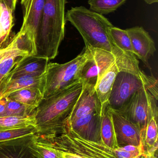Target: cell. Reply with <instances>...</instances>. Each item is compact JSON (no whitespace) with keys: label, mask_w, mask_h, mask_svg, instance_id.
<instances>
[{"label":"cell","mask_w":158,"mask_h":158,"mask_svg":"<svg viewBox=\"0 0 158 158\" xmlns=\"http://www.w3.org/2000/svg\"><path fill=\"white\" fill-rule=\"evenodd\" d=\"M148 4H152L155 3H157L158 0H144Z\"/></svg>","instance_id":"obj_34"},{"label":"cell","mask_w":158,"mask_h":158,"mask_svg":"<svg viewBox=\"0 0 158 158\" xmlns=\"http://www.w3.org/2000/svg\"><path fill=\"white\" fill-rule=\"evenodd\" d=\"M13 72V70H11L0 82V99L3 97L2 96L4 93L7 83L11 80Z\"/></svg>","instance_id":"obj_30"},{"label":"cell","mask_w":158,"mask_h":158,"mask_svg":"<svg viewBox=\"0 0 158 158\" xmlns=\"http://www.w3.org/2000/svg\"><path fill=\"white\" fill-rule=\"evenodd\" d=\"M92 113L102 115V105L96 92L95 86L83 83L82 91L75 104L67 123Z\"/></svg>","instance_id":"obj_10"},{"label":"cell","mask_w":158,"mask_h":158,"mask_svg":"<svg viewBox=\"0 0 158 158\" xmlns=\"http://www.w3.org/2000/svg\"><path fill=\"white\" fill-rule=\"evenodd\" d=\"M88 56L85 49L76 58L65 64L49 63L45 73L43 98L49 97L80 81L81 72Z\"/></svg>","instance_id":"obj_5"},{"label":"cell","mask_w":158,"mask_h":158,"mask_svg":"<svg viewBox=\"0 0 158 158\" xmlns=\"http://www.w3.org/2000/svg\"><path fill=\"white\" fill-rule=\"evenodd\" d=\"M29 146L40 158H63L61 153L55 148L38 142L35 134L30 142Z\"/></svg>","instance_id":"obj_27"},{"label":"cell","mask_w":158,"mask_h":158,"mask_svg":"<svg viewBox=\"0 0 158 158\" xmlns=\"http://www.w3.org/2000/svg\"><path fill=\"white\" fill-rule=\"evenodd\" d=\"M6 97V105L5 110L1 117L6 116H19L25 117L30 116L34 113L35 108L26 106Z\"/></svg>","instance_id":"obj_26"},{"label":"cell","mask_w":158,"mask_h":158,"mask_svg":"<svg viewBox=\"0 0 158 158\" xmlns=\"http://www.w3.org/2000/svg\"><path fill=\"white\" fill-rule=\"evenodd\" d=\"M157 101L147 88L143 87L135 92L119 110L116 111L140 128L143 141L152 106Z\"/></svg>","instance_id":"obj_6"},{"label":"cell","mask_w":158,"mask_h":158,"mask_svg":"<svg viewBox=\"0 0 158 158\" xmlns=\"http://www.w3.org/2000/svg\"><path fill=\"white\" fill-rule=\"evenodd\" d=\"M44 85L45 74L37 77L27 76L11 79L6 85L2 97L6 96L15 91L30 87H39L44 91Z\"/></svg>","instance_id":"obj_20"},{"label":"cell","mask_w":158,"mask_h":158,"mask_svg":"<svg viewBox=\"0 0 158 158\" xmlns=\"http://www.w3.org/2000/svg\"><path fill=\"white\" fill-rule=\"evenodd\" d=\"M141 158H158V155H150L145 153Z\"/></svg>","instance_id":"obj_33"},{"label":"cell","mask_w":158,"mask_h":158,"mask_svg":"<svg viewBox=\"0 0 158 158\" xmlns=\"http://www.w3.org/2000/svg\"><path fill=\"white\" fill-rule=\"evenodd\" d=\"M65 20L69 21L79 32L85 47L102 49L112 53L120 67L126 70L135 69L139 61L134 55L124 52L112 42L109 29L113 25L103 15L85 6L71 7L65 14Z\"/></svg>","instance_id":"obj_1"},{"label":"cell","mask_w":158,"mask_h":158,"mask_svg":"<svg viewBox=\"0 0 158 158\" xmlns=\"http://www.w3.org/2000/svg\"><path fill=\"white\" fill-rule=\"evenodd\" d=\"M43 90L39 87H30L15 91L6 96L12 100L36 109L43 98Z\"/></svg>","instance_id":"obj_18"},{"label":"cell","mask_w":158,"mask_h":158,"mask_svg":"<svg viewBox=\"0 0 158 158\" xmlns=\"http://www.w3.org/2000/svg\"><path fill=\"white\" fill-rule=\"evenodd\" d=\"M127 0H88L90 10L100 15H108L116 11Z\"/></svg>","instance_id":"obj_24"},{"label":"cell","mask_w":158,"mask_h":158,"mask_svg":"<svg viewBox=\"0 0 158 158\" xmlns=\"http://www.w3.org/2000/svg\"><path fill=\"white\" fill-rule=\"evenodd\" d=\"M120 70L116 61L102 76L95 85V91L101 102L103 112L108 105V99L117 74Z\"/></svg>","instance_id":"obj_17"},{"label":"cell","mask_w":158,"mask_h":158,"mask_svg":"<svg viewBox=\"0 0 158 158\" xmlns=\"http://www.w3.org/2000/svg\"><path fill=\"white\" fill-rule=\"evenodd\" d=\"M66 0H45L41 19L35 33L36 56L54 59L65 36Z\"/></svg>","instance_id":"obj_3"},{"label":"cell","mask_w":158,"mask_h":158,"mask_svg":"<svg viewBox=\"0 0 158 158\" xmlns=\"http://www.w3.org/2000/svg\"><path fill=\"white\" fill-rule=\"evenodd\" d=\"M101 136L102 143L106 146L113 150L117 148L111 110L108 105L101 117Z\"/></svg>","instance_id":"obj_19"},{"label":"cell","mask_w":158,"mask_h":158,"mask_svg":"<svg viewBox=\"0 0 158 158\" xmlns=\"http://www.w3.org/2000/svg\"><path fill=\"white\" fill-rule=\"evenodd\" d=\"M83 87L80 81L42 99L34 111L38 137L52 138L65 133Z\"/></svg>","instance_id":"obj_2"},{"label":"cell","mask_w":158,"mask_h":158,"mask_svg":"<svg viewBox=\"0 0 158 158\" xmlns=\"http://www.w3.org/2000/svg\"><path fill=\"white\" fill-rule=\"evenodd\" d=\"M157 102L153 105L150 111L143 143L145 153L150 155H158Z\"/></svg>","instance_id":"obj_16"},{"label":"cell","mask_w":158,"mask_h":158,"mask_svg":"<svg viewBox=\"0 0 158 158\" xmlns=\"http://www.w3.org/2000/svg\"><path fill=\"white\" fill-rule=\"evenodd\" d=\"M33 135L0 142V158H40L30 148Z\"/></svg>","instance_id":"obj_13"},{"label":"cell","mask_w":158,"mask_h":158,"mask_svg":"<svg viewBox=\"0 0 158 158\" xmlns=\"http://www.w3.org/2000/svg\"><path fill=\"white\" fill-rule=\"evenodd\" d=\"M101 117L99 113H92L68 123L69 127L82 138L96 143H102L101 136Z\"/></svg>","instance_id":"obj_11"},{"label":"cell","mask_w":158,"mask_h":158,"mask_svg":"<svg viewBox=\"0 0 158 158\" xmlns=\"http://www.w3.org/2000/svg\"><path fill=\"white\" fill-rule=\"evenodd\" d=\"M13 14L3 0H0V45L6 40L12 29Z\"/></svg>","instance_id":"obj_23"},{"label":"cell","mask_w":158,"mask_h":158,"mask_svg":"<svg viewBox=\"0 0 158 158\" xmlns=\"http://www.w3.org/2000/svg\"><path fill=\"white\" fill-rule=\"evenodd\" d=\"M0 46H1V45H0Z\"/></svg>","instance_id":"obj_35"},{"label":"cell","mask_w":158,"mask_h":158,"mask_svg":"<svg viewBox=\"0 0 158 158\" xmlns=\"http://www.w3.org/2000/svg\"><path fill=\"white\" fill-rule=\"evenodd\" d=\"M130 39L132 46L137 58L147 64L155 53L156 45L153 39L142 27H135L126 29Z\"/></svg>","instance_id":"obj_12"},{"label":"cell","mask_w":158,"mask_h":158,"mask_svg":"<svg viewBox=\"0 0 158 158\" xmlns=\"http://www.w3.org/2000/svg\"><path fill=\"white\" fill-rule=\"evenodd\" d=\"M37 130L34 126L18 128L0 132V142L16 139L29 135L37 134Z\"/></svg>","instance_id":"obj_29"},{"label":"cell","mask_w":158,"mask_h":158,"mask_svg":"<svg viewBox=\"0 0 158 158\" xmlns=\"http://www.w3.org/2000/svg\"><path fill=\"white\" fill-rule=\"evenodd\" d=\"M27 52L16 49L0 62V82L19 62L20 58L28 56Z\"/></svg>","instance_id":"obj_25"},{"label":"cell","mask_w":158,"mask_h":158,"mask_svg":"<svg viewBox=\"0 0 158 158\" xmlns=\"http://www.w3.org/2000/svg\"><path fill=\"white\" fill-rule=\"evenodd\" d=\"M3 1L9 9L14 13L15 9L17 0H3Z\"/></svg>","instance_id":"obj_31"},{"label":"cell","mask_w":158,"mask_h":158,"mask_svg":"<svg viewBox=\"0 0 158 158\" xmlns=\"http://www.w3.org/2000/svg\"><path fill=\"white\" fill-rule=\"evenodd\" d=\"M112 120L118 148L127 145L138 146L142 144L141 130L117 111L111 110Z\"/></svg>","instance_id":"obj_9"},{"label":"cell","mask_w":158,"mask_h":158,"mask_svg":"<svg viewBox=\"0 0 158 158\" xmlns=\"http://www.w3.org/2000/svg\"><path fill=\"white\" fill-rule=\"evenodd\" d=\"M109 32L112 42L117 48L124 52L135 55L130 39L126 30L113 26L109 28Z\"/></svg>","instance_id":"obj_22"},{"label":"cell","mask_w":158,"mask_h":158,"mask_svg":"<svg viewBox=\"0 0 158 158\" xmlns=\"http://www.w3.org/2000/svg\"><path fill=\"white\" fill-rule=\"evenodd\" d=\"M113 152L117 158H141L145 153V149L143 143L138 146L127 145L117 148Z\"/></svg>","instance_id":"obj_28"},{"label":"cell","mask_w":158,"mask_h":158,"mask_svg":"<svg viewBox=\"0 0 158 158\" xmlns=\"http://www.w3.org/2000/svg\"><path fill=\"white\" fill-rule=\"evenodd\" d=\"M46 57L28 56L20 58L13 69L11 79L23 77H37L43 75L49 64Z\"/></svg>","instance_id":"obj_14"},{"label":"cell","mask_w":158,"mask_h":158,"mask_svg":"<svg viewBox=\"0 0 158 158\" xmlns=\"http://www.w3.org/2000/svg\"><path fill=\"white\" fill-rule=\"evenodd\" d=\"M88 58L81 72L80 80L83 84L95 86L105 72L116 61L115 56L107 51L97 48L85 47Z\"/></svg>","instance_id":"obj_8"},{"label":"cell","mask_w":158,"mask_h":158,"mask_svg":"<svg viewBox=\"0 0 158 158\" xmlns=\"http://www.w3.org/2000/svg\"><path fill=\"white\" fill-rule=\"evenodd\" d=\"M35 111V110H34ZM36 125L34 112L25 117L6 116L0 117V132Z\"/></svg>","instance_id":"obj_21"},{"label":"cell","mask_w":158,"mask_h":158,"mask_svg":"<svg viewBox=\"0 0 158 158\" xmlns=\"http://www.w3.org/2000/svg\"><path fill=\"white\" fill-rule=\"evenodd\" d=\"M45 2V0H21L23 12L21 27L29 30L34 37L41 19Z\"/></svg>","instance_id":"obj_15"},{"label":"cell","mask_w":158,"mask_h":158,"mask_svg":"<svg viewBox=\"0 0 158 158\" xmlns=\"http://www.w3.org/2000/svg\"><path fill=\"white\" fill-rule=\"evenodd\" d=\"M143 87L148 90L147 85L137 76L125 71H119L109 98V107L111 110L118 111L135 92Z\"/></svg>","instance_id":"obj_7"},{"label":"cell","mask_w":158,"mask_h":158,"mask_svg":"<svg viewBox=\"0 0 158 158\" xmlns=\"http://www.w3.org/2000/svg\"><path fill=\"white\" fill-rule=\"evenodd\" d=\"M6 105V97L4 96L0 99V117L2 115L5 110Z\"/></svg>","instance_id":"obj_32"},{"label":"cell","mask_w":158,"mask_h":158,"mask_svg":"<svg viewBox=\"0 0 158 158\" xmlns=\"http://www.w3.org/2000/svg\"><path fill=\"white\" fill-rule=\"evenodd\" d=\"M35 136L38 142L58 150L63 158H117L113 149L103 143L82 138L69 127H66L64 133L52 138Z\"/></svg>","instance_id":"obj_4"}]
</instances>
